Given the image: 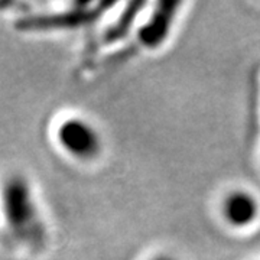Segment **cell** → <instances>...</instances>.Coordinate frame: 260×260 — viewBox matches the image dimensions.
I'll return each mask as SVG.
<instances>
[{
    "mask_svg": "<svg viewBox=\"0 0 260 260\" xmlns=\"http://www.w3.org/2000/svg\"><path fill=\"white\" fill-rule=\"evenodd\" d=\"M51 229L32 179L22 171L0 178V244L19 259H37L48 250Z\"/></svg>",
    "mask_w": 260,
    "mask_h": 260,
    "instance_id": "6da1fadb",
    "label": "cell"
},
{
    "mask_svg": "<svg viewBox=\"0 0 260 260\" xmlns=\"http://www.w3.org/2000/svg\"><path fill=\"white\" fill-rule=\"evenodd\" d=\"M51 138L65 156L77 162H90L102 152V138L88 120L77 114H65L51 126Z\"/></svg>",
    "mask_w": 260,
    "mask_h": 260,
    "instance_id": "7a4b0ae2",
    "label": "cell"
},
{
    "mask_svg": "<svg viewBox=\"0 0 260 260\" xmlns=\"http://www.w3.org/2000/svg\"><path fill=\"white\" fill-rule=\"evenodd\" d=\"M104 5L93 3H74L73 8L65 10H48L20 15L15 26L20 32H52V30H67L81 26L91 22L100 15Z\"/></svg>",
    "mask_w": 260,
    "mask_h": 260,
    "instance_id": "3957f363",
    "label": "cell"
},
{
    "mask_svg": "<svg viewBox=\"0 0 260 260\" xmlns=\"http://www.w3.org/2000/svg\"><path fill=\"white\" fill-rule=\"evenodd\" d=\"M178 3H160L158 10L149 18L148 23L139 30L138 45L145 49L156 48L169 35L172 22L177 18Z\"/></svg>",
    "mask_w": 260,
    "mask_h": 260,
    "instance_id": "277c9868",
    "label": "cell"
},
{
    "mask_svg": "<svg viewBox=\"0 0 260 260\" xmlns=\"http://www.w3.org/2000/svg\"><path fill=\"white\" fill-rule=\"evenodd\" d=\"M260 207L254 195L247 191H233L225 197L223 214L227 223L234 227H247L257 220Z\"/></svg>",
    "mask_w": 260,
    "mask_h": 260,
    "instance_id": "5b68a950",
    "label": "cell"
},
{
    "mask_svg": "<svg viewBox=\"0 0 260 260\" xmlns=\"http://www.w3.org/2000/svg\"><path fill=\"white\" fill-rule=\"evenodd\" d=\"M152 260H174V259H171V257H168V256H158V257H155V259H152Z\"/></svg>",
    "mask_w": 260,
    "mask_h": 260,
    "instance_id": "8992f818",
    "label": "cell"
}]
</instances>
